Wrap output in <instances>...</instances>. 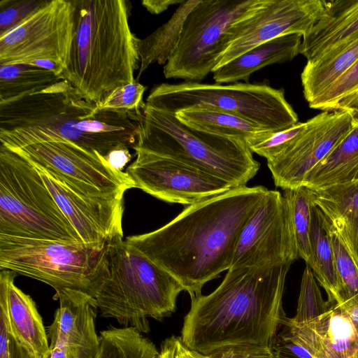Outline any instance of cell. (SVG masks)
Wrapping results in <instances>:
<instances>
[{
  "label": "cell",
  "instance_id": "obj_1",
  "mask_svg": "<svg viewBox=\"0 0 358 358\" xmlns=\"http://www.w3.org/2000/svg\"><path fill=\"white\" fill-rule=\"evenodd\" d=\"M268 191L263 186L234 187L187 206L155 231L125 241L195 298L206 282L231 268L241 233Z\"/></svg>",
  "mask_w": 358,
  "mask_h": 358
},
{
  "label": "cell",
  "instance_id": "obj_2",
  "mask_svg": "<svg viewBox=\"0 0 358 358\" xmlns=\"http://www.w3.org/2000/svg\"><path fill=\"white\" fill-rule=\"evenodd\" d=\"M291 264L229 268L213 292L191 299L183 344L203 355L238 345L271 348L287 318L282 296Z\"/></svg>",
  "mask_w": 358,
  "mask_h": 358
},
{
  "label": "cell",
  "instance_id": "obj_3",
  "mask_svg": "<svg viewBox=\"0 0 358 358\" xmlns=\"http://www.w3.org/2000/svg\"><path fill=\"white\" fill-rule=\"evenodd\" d=\"M141 112L98 109L68 81L0 104V143L13 150L65 141L106 157L137 143Z\"/></svg>",
  "mask_w": 358,
  "mask_h": 358
},
{
  "label": "cell",
  "instance_id": "obj_4",
  "mask_svg": "<svg viewBox=\"0 0 358 358\" xmlns=\"http://www.w3.org/2000/svg\"><path fill=\"white\" fill-rule=\"evenodd\" d=\"M74 28L69 59L59 76L87 101L101 102L132 83L139 69L140 38L129 25L125 0H73Z\"/></svg>",
  "mask_w": 358,
  "mask_h": 358
},
{
  "label": "cell",
  "instance_id": "obj_5",
  "mask_svg": "<svg viewBox=\"0 0 358 358\" xmlns=\"http://www.w3.org/2000/svg\"><path fill=\"white\" fill-rule=\"evenodd\" d=\"M101 315L141 333L150 331L148 318L161 320L176 310L183 289L167 271L115 235L104 243L92 276Z\"/></svg>",
  "mask_w": 358,
  "mask_h": 358
},
{
  "label": "cell",
  "instance_id": "obj_6",
  "mask_svg": "<svg viewBox=\"0 0 358 358\" xmlns=\"http://www.w3.org/2000/svg\"><path fill=\"white\" fill-rule=\"evenodd\" d=\"M135 147L214 175L233 187L245 186L260 168L246 142L194 129L175 114L146 103Z\"/></svg>",
  "mask_w": 358,
  "mask_h": 358
},
{
  "label": "cell",
  "instance_id": "obj_7",
  "mask_svg": "<svg viewBox=\"0 0 358 358\" xmlns=\"http://www.w3.org/2000/svg\"><path fill=\"white\" fill-rule=\"evenodd\" d=\"M0 235L83 242L34 164L1 143Z\"/></svg>",
  "mask_w": 358,
  "mask_h": 358
},
{
  "label": "cell",
  "instance_id": "obj_8",
  "mask_svg": "<svg viewBox=\"0 0 358 358\" xmlns=\"http://www.w3.org/2000/svg\"><path fill=\"white\" fill-rule=\"evenodd\" d=\"M145 103L173 114L191 108L217 109L240 116L270 131L285 130L299 122L284 90L266 83H162L151 90Z\"/></svg>",
  "mask_w": 358,
  "mask_h": 358
},
{
  "label": "cell",
  "instance_id": "obj_9",
  "mask_svg": "<svg viewBox=\"0 0 358 358\" xmlns=\"http://www.w3.org/2000/svg\"><path fill=\"white\" fill-rule=\"evenodd\" d=\"M268 0H199L187 15L179 45L164 65L166 78L199 83L229 45L231 28Z\"/></svg>",
  "mask_w": 358,
  "mask_h": 358
},
{
  "label": "cell",
  "instance_id": "obj_10",
  "mask_svg": "<svg viewBox=\"0 0 358 358\" xmlns=\"http://www.w3.org/2000/svg\"><path fill=\"white\" fill-rule=\"evenodd\" d=\"M103 246L0 235V268L92 297V276ZM93 298V297H92Z\"/></svg>",
  "mask_w": 358,
  "mask_h": 358
},
{
  "label": "cell",
  "instance_id": "obj_11",
  "mask_svg": "<svg viewBox=\"0 0 358 358\" xmlns=\"http://www.w3.org/2000/svg\"><path fill=\"white\" fill-rule=\"evenodd\" d=\"M12 150L91 199L124 198L127 190L135 188L127 172L114 169L104 157L70 141H42Z\"/></svg>",
  "mask_w": 358,
  "mask_h": 358
},
{
  "label": "cell",
  "instance_id": "obj_12",
  "mask_svg": "<svg viewBox=\"0 0 358 358\" xmlns=\"http://www.w3.org/2000/svg\"><path fill=\"white\" fill-rule=\"evenodd\" d=\"M74 11L73 0H50L0 37V65L48 59L65 69L73 34Z\"/></svg>",
  "mask_w": 358,
  "mask_h": 358
},
{
  "label": "cell",
  "instance_id": "obj_13",
  "mask_svg": "<svg viewBox=\"0 0 358 358\" xmlns=\"http://www.w3.org/2000/svg\"><path fill=\"white\" fill-rule=\"evenodd\" d=\"M126 172L138 188L168 203L190 206L234 188L224 180L171 158L134 148Z\"/></svg>",
  "mask_w": 358,
  "mask_h": 358
},
{
  "label": "cell",
  "instance_id": "obj_14",
  "mask_svg": "<svg viewBox=\"0 0 358 358\" xmlns=\"http://www.w3.org/2000/svg\"><path fill=\"white\" fill-rule=\"evenodd\" d=\"M298 258L288 203L279 191L268 190L241 233L230 268L292 264Z\"/></svg>",
  "mask_w": 358,
  "mask_h": 358
},
{
  "label": "cell",
  "instance_id": "obj_15",
  "mask_svg": "<svg viewBox=\"0 0 358 358\" xmlns=\"http://www.w3.org/2000/svg\"><path fill=\"white\" fill-rule=\"evenodd\" d=\"M326 7L327 1L323 0H268L233 25L229 45L213 71L276 38L294 34L304 36L324 14Z\"/></svg>",
  "mask_w": 358,
  "mask_h": 358
},
{
  "label": "cell",
  "instance_id": "obj_16",
  "mask_svg": "<svg viewBox=\"0 0 358 358\" xmlns=\"http://www.w3.org/2000/svg\"><path fill=\"white\" fill-rule=\"evenodd\" d=\"M355 110L324 111L313 117L310 127L283 152L267 161L275 186L301 187L308 173L348 135Z\"/></svg>",
  "mask_w": 358,
  "mask_h": 358
},
{
  "label": "cell",
  "instance_id": "obj_17",
  "mask_svg": "<svg viewBox=\"0 0 358 358\" xmlns=\"http://www.w3.org/2000/svg\"><path fill=\"white\" fill-rule=\"evenodd\" d=\"M34 165L59 208L84 243L103 246L110 237L123 236L124 198L94 199L87 197L76 192L57 175Z\"/></svg>",
  "mask_w": 358,
  "mask_h": 358
},
{
  "label": "cell",
  "instance_id": "obj_18",
  "mask_svg": "<svg viewBox=\"0 0 358 358\" xmlns=\"http://www.w3.org/2000/svg\"><path fill=\"white\" fill-rule=\"evenodd\" d=\"M327 310L309 322L284 327L316 358H358V324L344 308L329 302Z\"/></svg>",
  "mask_w": 358,
  "mask_h": 358
},
{
  "label": "cell",
  "instance_id": "obj_19",
  "mask_svg": "<svg viewBox=\"0 0 358 358\" xmlns=\"http://www.w3.org/2000/svg\"><path fill=\"white\" fill-rule=\"evenodd\" d=\"M17 273H0V310L6 317L14 337L35 358H46L51 353L47 331L31 297L15 285Z\"/></svg>",
  "mask_w": 358,
  "mask_h": 358
},
{
  "label": "cell",
  "instance_id": "obj_20",
  "mask_svg": "<svg viewBox=\"0 0 358 358\" xmlns=\"http://www.w3.org/2000/svg\"><path fill=\"white\" fill-rule=\"evenodd\" d=\"M59 299L54 320L47 334L50 347L67 344L99 350V337L95 328L98 307L94 298L77 290L65 289L55 292Z\"/></svg>",
  "mask_w": 358,
  "mask_h": 358
},
{
  "label": "cell",
  "instance_id": "obj_21",
  "mask_svg": "<svg viewBox=\"0 0 358 358\" xmlns=\"http://www.w3.org/2000/svg\"><path fill=\"white\" fill-rule=\"evenodd\" d=\"M358 36V0L327 1L324 14L302 36L299 54L311 62Z\"/></svg>",
  "mask_w": 358,
  "mask_h": 358
},
{
  "label": "cell",
  "instance_id": "obj_22",
  "mask_svg": "<svg viewBox=\"0 0 358 358\" xmlns=\"http://www.w3.org/2000/svg\"><path fill=\"white\" fill-rule=\"evenodd\" d=\"M302 36L289 34L262 43L213 71L216 83H248L259 69L292 61L299 54Z\"/></svg>",
  "mask_w": 358,
  "mask_h": 358
},
{
  "label": "cell",
  "instance_id": "obj_23",
  "mask_svg": "<svg viewBox=\"0 0 358 358\" xmlns=\"http://www.w3.org/2000/svg\"><path fill=\"white\" fill-rule=\"evenodd\" d=\"M309 189L313 204L343 236L358 261V180Z\"/></svg>",
  "mask_w": 358,
  "mask_h": 358
},
{
  "label": "cell",
  "instance_id": "obj_24",
  "mask_svg": "<svg viewBox=\"0 0 358 358\" xmlns=\"http://www.w3.org/2000/svg\"><path fill=\"white\" fill-rule=\"evenodd\" d=\"M358 180V109L341 142L307 175L303 186L315 189Z\"/></svg>",
  "mask_w": 358,
  "mask_h": 358
},
{
  "label": "cell",
  "instance_id": "obj_25",
  "mask_svg": "<svg viewBox=\"0 0 358 358\" xmlns=\"http://www.w3.org/2000/svg\"><path fill=\"white\" fill-rule=\"evenodd\" d=\"M358 59V36L307 62L301 80L305 99L314 101L343 75Z\"/></svg>",
  "mask_w": 358,
  "mask_h": 358
},
{
  "label": "cell",
  "instance_id": "obj_26",
  "mask_svg": "<svg viewBox=\"0 0 358 358\" xmlns=\"http://www.w3.org/2000/svg\"><path fill=\"white\" fill-rule=\"evenodd\" d=\"M175 115L181 123L194 129L247 143L270 131L240 116L213 108H191Z\"/></svg>",
  "mask_w": 358,
  "mask_h": 358
},
{
  "label": "cell",
  "instance_id": "obj_27",
  "mask_svg": "<svg viewBox=\"0 0 358 358\" xmlns=\"http://www.w3.org/2000/svg\"><path fill=\"white\" fill-rule=\"evenodd\" d=\"M310 243L312 261L308 266L318 283L326 291L327 301L342 304L341 289L336 271L327 220L314 204L311 213Z\"/></svg>",
  "mask_w": 358,
  "mask_h": 358
},
{
  "label": "cell",
  "instance_id": "obj_28",
  "mask_svg": "<svg viewBox=\"0 0 358 358\" xmlns=\"http://www.w3.org/2000/svg\"><path fill=\"white\" fill-rule=\"evenodd\" d=\"M199 0H187L178 6L171 18L147 37L140 39L141 59L137 80L152 64H166L177 50L185 21Z\"/></svg>",
  "mask_w": 358,
  "mask_h": 358
},
{
  "label": "cell",
  "instance_id": "obj_29",
  "mask_svg": "<svg viewBox=\"0 0 358 358\" xmlns=\"http://www.w3.org/2000/svg\"><path fill=\"white\" fill-rule=\"evenodd\" d=\"M61 80L55 73L27 63L0 65V104L39 92Z\"/></svg>",
  "mask_w": 358,
  "mask_h": 358
},
{
  "label": "cell",
  "instance_id": "obj_30",
  "mask_svg": "<svg viewBox=\"0 0 358 358\" xmlns=\"http://www.w3.org/2000/svg\"><path fill=\"white\" fill-rule=\"evenodd\" d=\"M282 195L289 208L299 258L310 265L312 261L310 229L313 205L310 190L301 186L284 189Z\"/></svg>",
  "mask_w": 358,
  "mask_h": 358
},
{
  "label": "cell",
  "instance_id": "obj_31",
  "mask_svg": "<svg viewBox=\"0 0 358 358\" xmlns=\"http://www.w3.org/2000/svg\"><path fill=\"white\" fill-rule=\"evenodd\" d=\"M326 220L336 271L341 289L343 303L358 302V261L343 236L327 218Z\"/></svg>",
  "mask_w": 358,
  "mask_h": 358
},
{
  "label": "cell",
  "instance_id": "obj_32",
  "mask_svg": "<svg viewBox=\"0 0 358 358\" xmlns=\"http://www.w3.org/2000/svg\"><path fill=\"white\" fill-rule=\"evenodd\" d=\"M309 104L322 111L358 109V59L328 89Z\"/></svg>",
  "mask_w": 358,
  "mask_h": 358
},
{
  "label": "cell",
  "instance_id": "obj_33",
  "mask_svg": "<svg viewBox=\"0 0 358 358\" xmlns=\"http://www.w3.org/2000/svg\"><path fill=\"white\" fill-rule=\"evenodd\" d=\"M329 303L325 301L312 269L306 264L301 278L298 305L295 315L287 318L292 324H300L320 316L324 313Z\"/></svg>",
  "mask_w": 358,
  "mask_h": 358
},
{
  "label": "cell",
  "instance_id": "obj_34",
  "mask_svg": "<svg viewBox=\"0 0 358 358\" xmlns=\"http://www.w3.org/2000/svg\"><path fill=\"white\" fill-rule=\"evenodd\" d=\"M313 122V117L285 130L266 131L249 141L248 146L252 153L266 158L267 161L272 159L303 134Z\"/></svg>",
  "mask_w": 358,
  "mask_h": 358
},
{
  "label": "cell",
  "instance_id": "obj_35",
  "mask_svg": "<svg viewBox=\"0 0 358 358\" xmlns=\"http://www.w3.org/2000/svg\"><path fill=\"white\" fill-rule=\"evenodd\" d=\"M146 87L135 79L132 83L115 89L101 102L98 103V109L126 110L141 112L145 103L143 96Z\"/></svg>",
  "mask_w": 358,
  "mask_h": 358
},
{
  "label": "cell",
  "instance_id": "obj_36",
  "mask_svg": "<svg viewBox=\"0 0 358 358\" xmlns=\"http://www.w3.org/2000/svg\"><path fill=\"white\" fill-rule=\"evenodd\" d=\"M50 0H1L0 37L17 27Z\"/></svg>",
  "mask_w": 358,
  "mask_h": 358
},
{
  "label": "cell",
  "instance_id": "obj_37",
  "mask_svg": "<svg viewBox=\"0 0 358 358\" xmlns=\"http://www.w3.org/2000/svg\"><path fill=\"white\" fill-rule=\"evenodd\" d=\"M271 348L276 358H316L284 327L275 337Z\"/></svg>",
  "mask_w": 358,
  "mask_h": 358
},
{
  "label": "cell",
  "instance_id": "obj_38",
  "mask_svg": "<svg viewBox=\"0 0 358 358\" xmlns=\"http://www.w3.org/2000/svg\"><path fill=\"white\" fill-rule=\"evenodd\" d=\"M0 358H35L14 337L4 313L0 310Z\"/></svg>",
  "mask_w": 358,
  "mask_h": 358
},
{
  "label": "cell",
  "instance_id": "obj_39",
  "mask_svg": "<svg viewBox=\"0 0 358 358\" xmlns=\"http://www.w3.org/2000/svg\"><path fill=\"white\" fill-rule=\"evenodd\" d=\"M208 355L213 358H276L271 348L259 345L234 346Z\"/></svg>",
  "mask_w": 358,
  "mask_h": 358
},
{
  "label": "cell",
  "instance_id": "obj_40",
  "mask_svg": "<svg viewBox=\"0 0 358 358\" xmlns=\"http://www.w3.org/2000/svg\"><path fill=\"white\" fill-rule=\"evenodd\" d=\"M50 348V358H96L99 351L67 344H57Z\"/></svg>",
  "mask_w": 358,
  "mask_h": 358
},
{
  "label": "cell",
  "instance_id": "obj_41",
  "mask_svg": "<svg viewBox=\"0 0 358 358\" xmlns=\"http://www.w3.org/2000/svg\"><path fill=\"white\" fill-rule=\"evenodd\" d=\"M181 337L172 336L162 344L159 358H182Z\"/></svg>",
  "mask_w": 358,
  "mask_h": 358
},
{
  "label": "cell",
  "instance_id": "obj_42",
  "mask_svg": "<svg viewBox=\"0 0 358 358\" xmlns=\"http://www.w3.org/2000/svg\"><path fill=\"white\" fill-rule=\"evenodd\" d=\"M106 159L112 168L123 171L124 167L131 159V154L129 148H118L111 151Z\"/></svg>",
  "mask_w": 358,
  "mask_h": 358
},
{
  "label": "cell",
  "instance_id": "obj_43",
  "mask_svg": "<svg viewBox=\"0 0 358 358\" xmlns=\"http://www.w3.org/2000/svg\"><path fill=\"white\" fill-rule=\"evenodd\" d=\"M185 0H143L141 3L150 13L157 15L166 10L171 6L180 5Z\"/></svg>",
  "mask_w": 358,
  "mask_h": 358
},
{
  "label": "cell",
  "instance_id": "obj_44",
  "mask_svg": "<svg viewBox=\"0 0 358 358\" xmlns=\"http://www.w3.org/2000/svg\"><path fill=\"white\" fill-rule=\"evenodd\" d=\"M29 64L38 66L39 68L52 71L59 76L61 75L64 69L59 63L48 59H38L33 61Z\"/></svg>",
  "mask_w": 358,
  "mask_h": 358
},
{
  "label": "cell",
  "instance_id": "obj_45",
  "mask_svg": "<svg viewBox=\"0 0 358 358\" xmlns=\"http://www.w3.org/2000/svg\"><path fill=\"white\" fill-rule=\"evenodd\" d=\"M350 318L358 324V302L343 303L341 304Z\"/></svg>",
  "mask_w": 358,
  "mask_h": 358
},
{
  "label": "cell",
  "instance_id": "obj_46",
  "mask_svg": "<svg viewBox=\"0 0 358 358\" xmlns=\"http://www.w3.org/2000/svg\"><path fill=\"white\" fill-rule=\"evenodd\" d=\"M182 358H213L208 355H203L194 350H192L184 344L182 347Z\"/></svg>",
  "mask_w": 358,
  "mask_h": 358
}]
</instances>
